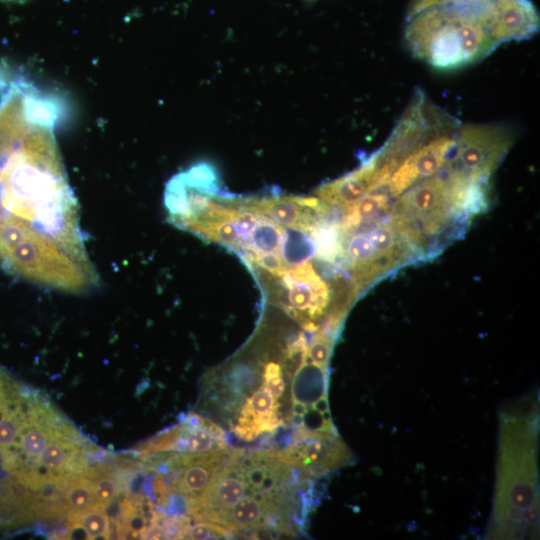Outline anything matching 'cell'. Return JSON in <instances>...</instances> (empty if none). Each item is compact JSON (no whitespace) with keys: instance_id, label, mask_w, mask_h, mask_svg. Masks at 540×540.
I'll return each instance as SVG.
<instances>
[{"instance_id":"6da1fadb","label":"cell","mask_w":540,"mask_h":540,"mask_svg":"<svg viewBox=\"0 0 540 540\" xmlns=\"http://www.w3.org/2000/svg\"><path fill=\"white\" fill-rule=\"evenodd\" d=\"M59 100L23 76L0 79V266L35 285L91 263L55 137Z\"/></svg>"},{"instance_id":"7a4b0ae2","label":"cell","mask_w":540,"mask_h":540,"mask_svg":"<svg viewBox=\"0 0 540 540\" xmlns=\"http://www.w3.org/2000/svg\"><path fill=\"white\" fill-rule=\"evenodd\" d=\"M308 345L299 335L279 358L233 362L204 383V402L240 441L267 443L279 432L296 431V411H316L327 396V378L309 363ZM269 448V446H268Z\"/></svg>"},{"instance_id":"3957f363","label":"cell","mask_w":540,"mask_h":540,"mask_svg":"<svg viewBox=\"0 0 540 540\" xmlns=\"http://www.w3.org/2000/svg\"><path fill=\"white\" fill-rule=\"evenodd\" d=\"M497 17L498 0H454L407 15L404 39L415 58L434 68H460L499 46Z\"/></svg>"},{"instance_id":"277c9868","label":"cell","mask_w":540,"mask_h":540,"mask_svg":"<svg viewBox=\"0 0 540 540\" xmlns=\"http://www.w3.org/2000/svg\"><path fill=\"white\" fill-rule=\"evenodd\" d=\"M285 464L310 477H319L342 465L349 455L336 432L298 430L278 450Z\"/></svg>"},{"instance_id":"5b68a950","label":"cell","mask_w":540,"mask_h":540,"mask_svg":"<svg viewBox=\"0 0 540 540\" xmlns=\"http://www.w3.org/2000/svg\"><path fill=\"white\" fill-rule=\"evenodd\" d=\"M512 142V132L503 124L463 123L457 153L470 173L489 181L508 153Z\"/></svg>"},{"instance_id":"8992f818","label":"cell","mask_w":540,"mask_h":540,"mask_svg":"<svg viewBox=\"0 0 540 540\" xmlns=\"http://www.w3.org/2000/svg\"><path fill=\"white\" fill-rule=\"evenodd\" d=\"M232 447L195 454L170 455L163 462L170 472V492L183 496L187 511L202 497L222 470Z\"/></svg>"},{"instance_id":"52a82bcc","label":"cell","mask_w":540,"mask_h":540,"mask_svg":"<svg viewBox=\"0 0 540 540\" xmlns=\"http://www.w3.org/2000/svg\"><path fill=\"white\" fill-rule=\"evenodd\" d=\"M222 427L208 417L191 413L182 423L157 435L141 450L145 453L195 454L229 447Z\"/></svg>"},{"instance_id":"ba28073f","label":"cell","mask_w":540,"mask_h":540,"mask_svg":"<svg viewBox=\"0 0 540 540\" xmlns=\"http://www.w3.org/2000/svg\"><path fill=\"white\" fill-rule=\"evenodd\" d=\"M290 226L292 230L284 231V236L277 252L283 261L291 266L307 263L316 252V244L306 232L313 228Z\"/></svg>"},{"instance_id":"9c48e42d","label":"cell","mask_w":540,"mask_h":540,"mask_svg":"<svg viewBox=\"0 0 540 540\" xmlns=\"http://www.w3.org/2000/svg\"><path fill=\"white\" fill-rule=\"evenodd\" d=\"M70 529L79 527L86 539H107L110 537L109 518L102 506H95L80 512L69 513Z\"/></svg>"},{"instance_id":"30bf717a","label":"cell","mask_w":540,"mask_h":540,"mask_svg":"<svg viewBox=\"0 0 540 540\" xmlns=\"http://www.w3.org/2000/svg\"><path fill=\"white\" fill-rule=\"evenodd\" d=\"M66 485L65 501L69 513L80 512L91 507L101 506L94 497L92 485L87 476L75 475L68 480Z\"/></svg>"},{"instance_id":"8fae6325","label":"cell","mask_w":540,"mask_h":540,"mask_svg":"<svg viewBox=\"0 0 540 540\" xmlns=\"http://www.w3.org/2000/svg\"><path fill=\"white\" fill-rule=\"evenodd\" d=\"M87 474L97 503L103 507L110 504L119 492L117 479L107 472H87Z\"/></svg>"},{"instance_id":"7c38bea8","label":"cell","mask_w":540,"mask_h":540,"mask_svg":"<svg viewBox=\"0 0 540 540\" xmlns=\"http://www.w3.org/2000/svg\"><path fill=\"white\" fill-rule=\"evenodd\" d=\"M231 533L223 527L207 521H198L187 525L181 532L180 538L186 539H221L231 537Z\"/></svg>"},{"instance_id":"4fadbf2b","label":"cell","mask_w":540,"mask_h":540,"mask_svg":"<svg viewBox=\"0 0 540 540\" xmlns=\"http://www.w3.org/2000/svg\"><path fill=\"white\" fill-rule=\"evenodd\" d=\"M451 1H454V0H411L410 4H409V7L407 9L406 16L414 14V13H416V12H418L420 10H423L425 8L435 6V5L444 4V3H447V2H451Z\"/></svg>"},{"instance_id":"5bb4252c","label":"cell","mask_w":540,"mask_h":540,"mask_svg":"<svg viewBox=\"0 0 540 540\" xmlns=\"http://www.w3.org/2000/svg\"><path fill=\"white\" fill-rule=\"evenodd\" d=\"M1 1H5V2H23V1H26V0H1Z\"/></svg>"},{"instance_id":"9a60e30c","label":"cell","mask_w":540,"mask_h":540,"mask_svg":"<svg viewBox=\"0 0 540 540\" xmlns=\"http://www.w3.org/2000/svg\"><path fill=\"white\" fill-rule=\"evenodd\" d=\"M307 1L314 2V1H316V0H307Z\"/></svg>"}]
</instances>
